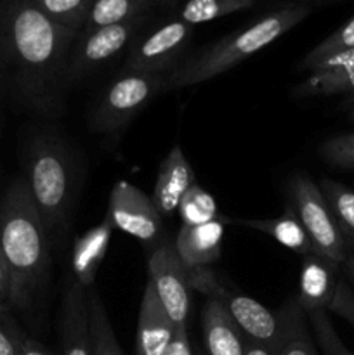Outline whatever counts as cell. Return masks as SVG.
I'll return each mask as SVG.
<instances>
[{"mask_svg": "<svg viewBox=\"0 0 354 355\" xmlns=\"http://www.w3.org/2000/svg\"><path fill=\"white\" fill-rule=\"evenodd\" d=\"M78 33L31 0H0V80L26 110L58 118L65 110L69 52Z\"/></svg>", "mask_w": 354, "mask_h": 355, "instance_id": "obj_1", "label": "cell"}, {"mask_svg": "<svg viewBox=\"0 0 354 355\" xmlns=\"http://www.w3.org/2000/svg\"><path fill=\"white\" fill-rule=\"evenodd\" d=\"M0 250L28 305L51 270V238L24 177H17L0 198Z\"/></svg>", "mask_w": 354, "mask_h": 355, "instance_id": "obj_2", "label": "cell"}, {"mask_svg": "<svg viewBox=\"0 0 354 355\" xmlns=\"http://www.w3.org/2000/svg\"><path fill=\"white\" fill-rule=\"evenodd\" d=\"M311 10V7L302 3H283L253 23L219 38L214 44L201 49L198 54L180 61V64L167 75L165 92L205 83L229 71L288 33L292 28L302 23Z\"/></svg>", "mask_w": 354, "mask_h": 355, "instance_id": "obj_3", "label": "cell"}, {"mask_svg": "<svg viewBox=\"0 0 354 355\" xmlns=\"http://www.w3.org/2000/svg\"><path fill=\"white\" fill-rule=\"evenodd\" d=\"M24 179L49 238H61L71 222L80 184V163L68 141L52 130L35 134L26 146Z\"/></svg>", "mask_w": 354, "mask_h": 355, "instance_id": "obj_4", "label": "cell"}, {"mask_svg": "<svg viewBox=\"0 0 354 355\" xmlns=\"http://www.w3.org/2000/svg\"><path fill=\"white\" fill-rule=\"evenodd\" d=\"M287 198L288 207L307 232L314 253L342 266L349 255V246L318 184L307 173H295L287 180Z\"/></svg>", "mask_w": 354, "mask_h": 355, "instance_id": "obj_5", "label": "cell"}, {"mask_svg": "<svg viewBox=\"0 0 354 355\" xmlns=\"http://www.w3.org/2000/svg\"><path fill=\"white\" fill-rule=\"evenodd\" d=\"M165 89L167 75L124 71L103 90L94 104L90 128L97 134H117Z\"/></svg>", "mask_w": 354, "mask_h": 355, "instance_id": "obj_6", "label": "cell"}, {"mask_svg": "<svg viewBox=\"0 0 354 355\" xmlns=\"http://www.w3.org/2000/svg\"><path fill=\"white\" fill-rule=\"evenodd\" d=\"M189 283L191 290L201 291L208 298H217L246 340L276 349L280 338V321L276 312H271L266 305L253 300L252 297L226 288L208 269L191 270Z\"/></svg>", "mask_w": 354, "mask_h": 355, "instance_id": "obj_7", "label": "cell"}, {"mask_svg": "<svg viewBox=\"0 0 354 355\" xmlns=\"http://www.w3.org/2000/svg\"><path fill=\"white\" fill-rule=\"evenodd\" d=\"M194 26L172 17L142 31L127 49L124 71L169 75L180 64L193 38Z\"/></svg>", "mask_w": 354, "mask_h": 355, "instance_id": "obj_8", "label": "cell"}, {"mask_svg": "<svg viewBox=\"0 0 354 355\" xmlns=\"http://www.w3.org/2000/svg\"><path fill=\"white\" fill-rule=\"evenodd\" d=\"M149 16L120 24L80 31L69 52L68 83L78 82L117 59L144 31Z\"/></svg>", "mask_w": 354, "mask_h": 355, "instance_id": "obj_9", "label": "cell"}, {"mask_svg": "<svg viewBox=\"0 0 354 355\" xmlns=\"http://www.w3.org/2000/svg\"><path fill=\"white\" fill-rule=\"evenodd\" d=\"M106 217L115 229L132 236L151 250L163 243L165 225L162 214L156 210L151 196L127 180H120L111 189Z\"/></svg>", "mask_w": 354, "mask_h": 355, "instance_id": "obj_10", "label": "cell"}, {"mask_svg": "<svg viewBox=\"0 0 354 355\" xmlns=\"http://www.w3.org/2000/svg\"><path fill=\"white\" fill-rule=\"evenodd\" d=\"M148 281L174 324H186L191 304L189 272L177 255L176 245L162 243L148 259Z\"/></svg>", "mask_w": 354, "mask_h": 355, "instance_id": "obj_11", "label": "cell"}, {"mask_svg": "<svg viewBox=\"0 0 354 355\" xmlns=\"http://www.w3.org/2000/svg\"><path fill=\"white\" fill-rule=\"evenodd\" d=\"M226 224H229V218L221 215L217 220L207 222V224L180 225L174 245H176L180 262L189 272L208 269L212 263L219 262Z\"/></svg>", "mask_w": 354, "mask_h": 355, "instance_id": "obj_12", "label": "cell"}, {"mask_svg": "<svg viewBox=\"0 0 354 355\" xmlns=\"http://www.w3.org/2000/svg\"><path fill=\"white\" fill-rule=\"evenodd\" d=\"M194 182V170L179 144L174 146L160 163L151 200L162 217H170L179 208L180 200Z\"/></svg>", "mask_w": 354, "mask_h": 355, "instance_id": "obj_13", "label": "cell"}, {"mask_svg": "<svg viewBox=\"0 0 354 355\" xmlns=\"http://www.w3.org/2000/svg\"><path fill=\"white\" fill-rule=\"evenodd\" d=\"M339 267L318 253L302 257L298 293L295 297L305 314L314 311L328 312L340 279Z\"/></svg>", "mask_w": 354, "mask_h": 355, "instance_id": "obj_14", "label": "cell"}, {"mask_svg": "<svg viewBox=\"0 0 354 355\" xmlns=\"http://www.w3.org/2000/svg\"><path fill=\"white\" fill-rule=\"evenodd\" d=\"M174 328L176 324L162 307L148 281L139 305L135 352L137 355H165L172 340Z\"/></svg>", "mask_w": 354, "mask_h": 355, "instance_id": "obj_15", "label": "cell"}, {"mask_svg": "<svg viewBox=\"0 0 354 355\" xmlns=\"http://www.w3.org/2000/svg\"><path fill=\"white\" fill-rule=\"evenodd\" d=\"M61 345L62 355H92L87 290L75 279L69 281L62 298Z\"/></svg>", "mask_w": 354, "mask_h": 355, "instance_id": "obj_16", "label": "cell"}, {"mask_svg": "<svg viewBox=\"0 0 354 355\" xmlns=\"http://www.w3.org/2000/svg\"><path fill=\"white\" fill-rule=\"evenodd\" d=\"M297 97H328L354 94V51L328 59L311 69L295 87Z\"/></svg>", "mask_w": 354, "mask_h": 355, "instance_id": "obj_17", "label": "cell"}, {"mask_svg": "<svg viewBox=\"0 0 354 355\" xmlns=\"http://www.w3.org/2000/svg\"><path fill=\"white\" fill-rule=\"evenodd\" d=\"M201 329L208 355H245L246 338L217 298L205 302Z\"/></svg>", "mask_w": 354, "mask_h": 355, "instance_id": "obj_18", "label": "cell"}, {"mask_svg": "<svg viewBox=\"0 0 354 355\" xmlns=\"http://www.w3.org/2000/svg\"><path fill=\"white\" fill-rule=\"evenodd\" d=\"M113 224L104 218L101 224L83 232L75 239L71 252V269L76 283L82 284L85 290L94 286L96 274L106 257L113 238Z\"/></svg>", "mask_w": 354, "mask_h": 355, "instance_id": "obj_19", "label": "cell"}, {"mask_svg": "<svg viewBox=\"0 0 354 355\" xmlns=\"http://www.w3.org/2000/svg\"><path fill=\"white\" fill-rule=\"evenodd\" d=\"M276 315L280 321L278 355H319L307 315L302 311L295 295L278 309Z\"/></svg>", "mask_w": 354, "mask_h": 355, "instance_id": "obj_20", "label": "cell"}, {"mask_svg": "<svg viewBox=\"0 0 354 355\" xmlns=\"http://www.w3.org/2000/svg\"><path fill=\"white\" fill-rule=\"evenodd\" d=\"M229 224H238L243 227L253 229V231L264 232L276 243H280L281 246L301 257L314 253L307 232L288 205L283 214L274 218H229Z\"/></svg>", "mask_w": 354, "mask_h": 355, "instance_id": "obj_21", "label": "cell"}, {"mask_svg": "<svg viewBox=\"0 0 354 355\" xmlns=\"http://www.w3.org/2000/svg\"><path fill=\"white\" fill-rule=\"evenodd\" d=\"M153 7L151 0H94L82 31L149 16Z\"/></svg>", "mask_w": 354, "mask_h": 355, "instance_id": "obj_22", "label": "cell"}, {"mask_svg": "<svg viewBox=\"0 0 354 355\" xmlns=\"http://www.w3.org/2000/svg\"><path fill=\"white\" fill-rule=\"evenodd\" d=\"M87 302H89V329L92 355H124L117 342V336H115L106 305L103 304L94 286L87 290Z\"/></svg>", "mask_w": 354, "mask_h": 355, "instance_id": "obj_23", "label": "cell"}, {"mask_svg": "<svg viewBox=\"0 0 354 355\" xmlns=\"http://www.w3.org/2000/svg\"><path fill=\"white\" fill-rule=\"evenodd\" d=\"M319 189L328 203L340 232L346 238L347 246H354V191L332 179H323L319 182Z\"/></svg>", "mask_w": 354, "mask_h": 355, "instance_id": "obj_24", "label": "cell"}, {"mask_svg": "<svg viewBox=\"0 0 354 355\" xmlns=\"http://www.w3.org/2000/svg\"><path fill=\"white\" fill-rule=\"evenodd\" d=\"M255 0H186L177 10V19L196 26L253 7Z\"/></svg>", "mask_w": 354, "mask_h": 355, "instance_id": "obj_25", "label": "cell"}, {"mask_svg": "<svg viewBox=\"0 0 354 355\" xmlns=\"http://www.w3.org/2000/svg\"><path fill=\"white\" fill-rule=\"evenodd\" d=\"M351 51H354V16H351L342 26L337 28L333 33H330L316 47H312L304 55V59L298 64V69L309 73L321 62L337 58V55L347 54Z\"/></svg>", "mask_w": 354, "mask_h": 355, "instance_id": "obj_26", "label": "cell"}, {"mask_svg": "<svg viewBox=\"0 0 354 355\" xmlns=\"http://www.w3.org/2000/svg\"><path fill=\"white\" fill-rule=\"evenodd\" d=\"M177 211H179L180 222H183L180 225H201L217 220L221 217L215 198L198 184H193L187 189V193L180 200Z\"/></svg>", "mask_w": 354, "mask_h": 355, "instance_id": "obj_27", "label": "cell"}, {"mask_svg": "<svg viewBox=\"0 0 354 355\" xmlns=\"http://www.w3.org/2000/svg\"><path fill=\"white\" fill-rule=\"evenodd\" d=\"M31 2L52 21L80 33L94 0H31Z\"/></svg>", "mask_w": 354, "mask_h": 355, "instance_id": "obj_28", "label": "cell"}, {"mask_svg": "<svg viewBox=\"0 0 354 355\" xmlns=\"http://www.w3.org/2000/svg\"><path fill=\"white\" fill-rule=\"evenodd\" d=\"M307 321L311 326L314 342L318 343L323 355H354L340 340L339 333L335 331L332 319L326 311L307 312Z\"/></svg>", "mask_w": 354, "mask_h": 355, "instance_id": "obj_29", "label": "cell"}, {"mask_svg": "<svg viewBox=\"0 0 354 355\" xmlns=\"http://www.w3.org/2000/svg\"><path fill=\"white\" fill-rule=\"evenodd\" d=\"M319 156L330 166L354 170V132L328 137L319 146Z\"/></svg>", "mask_w": 354, "mask_h": 355, "instance_id": "obj_30", "label": "cell"}, {"mask_svg": "<svg viewBox=\"0 0 354 355\" xmlns=\"http://www.w3.org/2000/svg\"><path fill=\"white\" fill-rule=\"evenodd\" d=\"M28 336L19 329L9 315V311L0 314V355H21Z\"/></svg>", "mask_w": 354, "mask_h": 355, "instance_id": "obj_31", "label": "cell"}, {"mask_svg": "<svg viewBox=\"0 0 354 355\" xmlns=\"http://www.w3.org/2000/svg\"><path fill=\"white\" fill-rule=\"evenodd\" d=\"M0 302L9 309L28 307V302L24 300L23 293L17 288L12 270H10L9 263H7L6 257H3L2 250H0Z\"/></svg>", "mask_w": 354, "mask_h": 355, "instance_id": "obj_32", "label": "cell"}, {"mask_svg": "<svg viewBox=\"0 0 354 355\" xmlns=\"http://www.w3.org/2000/svg\"><path fill=\"white\" fill-rule=\"evenodd\" d=\"M328 312L340 315L354 328V290L344 279H339Z\"/></svg>", "mask_w": 354, "mask_h": 355, "instance_id": "obj_33", "label": "cell"}, {"mask_svg": "<svg viewBox=\"0 0 354 355\" xmlns=\"http://www.w3.org/2000/svg\"><path fill=\"white\" fill-rule=\"evenodd\" d=\"M165 355H194L193 349H191L189 336H187V322L186 324H176Z\"/></svg>", "mask_w": 354, "mask_h": 355, "instance_id": "obj_34", "label": "cell"}, {"mask_svg": "<svg viewBox=\"0 0 354 355\" xmlns=\"http://www.w3.org/2000/svg\"><path fill=\"white\" fill-rule=\"evenodd\" d=\"M245 355H278V352H276V349H273V347L246 340Z\"/></svg>", "mask_w": 354, "mask_h": 355, "instance_id": "obj_35", "label": "cell"}, {"mask_svg": "<svg viewBox=\"0 0 354 355\" xmlns=\"http://www.w3.org/2000/svg\"><path fill=\"white\" fill-rule=\"evenodd\" d=\"M21 355H51V354H49V350L45 349L42 343H38L37 340L28 336L26 342H24L23 345V352H21Z\"/></svg>", "mask_w": 354, "mask_h": 355, "instance_id": "obj_36", "label": "cell"}, {"mask_svg": "<svg viewBox=\"0 0 354 355\" xmlns=\"http://www.w3.org/2000/svg\"><path fill=\"white\" fill-rule=\"evenodd\" d=\"M342 266H344V269H346L347 277H349L354 284V252H349V255L346 257V260H344Z\"/></svg>", "mask_w": 354, "mask_h": 355, "instance_id": "obj_37", "label": "cell"}, {"mask_svg": "<svg viewBox=\"0 0 354 355\" xmlns=\"http://www.w3.org/2000/svg\"><path fill=\"white\" fill-rule=\"evenodd\" d=\"M290 2L302 3V6H307V7H311V9H312V6H323V3L333 2V0H290Z\"/></svg>", "mask_w": 354, "mask_h": 355, "instance_id": "obj_38", "label": "cell"}, {"mask_svg": "<svg viewBox=\"0 0 354 355\" xmlns=\"http://www.w3.org/2000/svg\"><path fill=\"white\" fill-rule=\"evenodd\" d=\"M155 7H172L177 0H151Z\"/></svg>", "mask_w": 354, "mask_h": 355, "instance_id": "obj_39", "label": "cell"}, {"mask_svg": "<svg viewBox=\"0 0 354 355\" xmlns=\"http://www.w3.org/2000/svg\"><path fill=\"white\" fill-rule=\"evenodd\" d=\"M9 311V307H7V305H3L2 302H0V314H2V312H7Z\"/></svg>", "mask_w": 354, "mask_h": 355, "instance_id": "obj_40", "label": "cell"}, {"mask_svg": "<svg viewBox=\"0 0 354 355\" xmlns=\"http://www.w3.org/2000/svg\"><path fill=\"white\" fill-rule=\"evenodd\" d=\"M351 118L354 120V104H353V107H351Z\"/></svg>", "mask_w": 354, "mask_h": 355, "instance_id": "obj_41", "label": "cell"}, {"mask_svg": "<svg viewBox=\"0 0 354 355\" xmlns=\"http://www.w3.org/2000/svg\"><path fill=\"white\" fill-rule=\"evenodd\" d=\"M0 89H2V80H0Z\"/></svg>", "mask_w": 354, "mask_h": 355, "instance_id": "obj_42", "label": "cell"}, {"mask_svg": "<svg viewBox=\"0 0 354 355\" xmlns=\"http://www.w3.org/2000/svg\"><path fill=\"white\" fill-rule=\"evenodd\" d=\"M200 355H201V354H200Z\"/></svg>", "mask_w": 354, "mask_h": 355, "instance_id": "obj_43", "label": "cell"}]
</instances>
